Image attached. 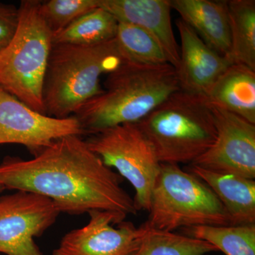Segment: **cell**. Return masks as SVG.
I'll use <instances>...</instances> for the list:
<instances>
[{
    "label": "cell",
    "instance_id": "obj_1",
    "mask_svg": "<svg viewBox=\"0 0 255 255\" xmlns=\"http://www.w3.org/2000/svg\"><path fill=\"white\" fill-rule=\"evenodd\" d=\"M122 182L78 135L55 140L33 159L6 157L0 163V184L5 189L45 196L60 213L70 215L110 211L126 219L136 214Z\"/></svg>",
    "mask_w": 255,
    "mask_h": 255
},
{
    "label": "cell",
    "instance_id": "obj_2",
    "mask_svg": "<svg viewBox=\"0 0 255 255\" xmlns=\"http://www.w3.org/2000/svg\"><path fill=\"white\" fill-rule=\"evenodd\" d=\"M180 90L175 68L126 63L107 75L105 89L75 114L85 134L137 124Z\"/></svg>",
    "mask_w": 255,
    "mask_h": 255
},
{
    "label": "cell",
    "instance_id": "obj_3",
    "mask_svg": "<svg viewBox=\"0 0 255 255\" xmlns=\"http://www.w3.org/2000/svg\"><path fill=\"white\" fill-rule=\"evenodd\" d=\"M127 63L115 38L93 45L52 46L43 85L46 115L65 119L104 92L100 78Z\"/></svg>",
    "mask_w": 255,
    "mask_h": 255
},
{
    "label": "cell",
    "instance_id": "obj_4",
    "mask_svg": "<svg viewBox=\"0 0 255 255\" xmlns=\"http://www.w3.org/2000/svg\"><path fill=\"white\" fill-rule=\"evenodd\" d=\"M137 124L160 163H193L217 136L212 107L206 97L180 90Z\"/></svg>",
    "mask_w": 255,
    "mask_h": 255
},
{
    "label": "cell",
    "instance_id": "obj_5",
    "mask_svg": "<svg viewBox=\"0 0 255 255\" xmlns=\"http://www.w3.org/2000/svg\"><path fill=\"white\" fill-rule=\"evenodd\" d=\"M39 0H23L11 41L0 50V87L30 108L46 114L43 92L53 33L41 13Z\"/></svg>",
    "mask_w": 255,
    "mask_h": 255
},
{
    "label": "cell",
    "instance_id": "obj_6",
    "mask_svg": "<svg viewBox=\"0 0 255 255\" xmlns=\"http://www.w3.org/2000/svg\"><path fill=\"white\" fill-rule=\"evenodd\" d=\"M149 229L174 232L194 226H231L224 206L209 187L179 164L161 163L151 194Z\"/></svg>",
    "mask_w": 255,
    "mask_h": 255
},
{
    "label": "cell",
    "instance_id": "obj_7",
    "mask_svg": "<svg viewBox=\"0 0 255 255\" xmlns=\"http://www.w3.org/2000/svg\"><path fill=\"white\" fill-rule=\"evenodd\" d=\"M88 147L107 167L118 171L135 191L138 211H149L151 194L160 162L155 150L137 124H126L92 135Z\"/></svg>",
    "mask_w": 255,
    "mask_h": 255
},
{
    "label": "cell",
    "instance_id": "obj_8",
    "mask_svg": "<svg viewBox=\"0 0 255 255\" xmlns=\"http://www.w3.org/2000/svg\"><path fill=\"white\" fill-rule=\"evenodd\" d=\"M60 212L45 196L17 191L0 197V253L44 255L34 238L54 224Z\"/></svg>",
    "mask_w": 255,
    "mask_h": 255
},
{
    "label": "cell",
    "instance_id": "obj_9",
    "mask_svg": "<svg viewBox=\"0 0 255 255\" xmlns=\"http://www.w3.org/2000/svg\"><path fill=\"white\" fill-rule=\"evenodd\" d=\"M82 135L75 116L58 119L40 113L0 87V145L19 144L36 156L61 137Z\"/></svg>",
    "mask_w": 255,
    "mask_h": 255
},
{
    "label": "cell",
    "instance_id": "obj_10",
    "mask_svg": "<svg viewBox=\"0 0 255 255\" xmlns=\"http://www.w3.org/2000/svg\"><path fill=\"white\" fill-rule=\"evenodd\" d=\"M88 214L86 226L65 234L53 255H133L149 230L110 211Z\"/></svg>",
    "mask_w": 255,
    "mask_h": 255
},
{
    "label": "cell",
    "instance_id": "obj_11",
    "mask_svg": "<svg viewBox=\"0 0 255 255\" xmlns=\"http://www.w3.org/2000/svg\"><path fill=\"white\" fill-rule=\"evenodd\" d=\"M211 107L217 132L216 141L190 164L255 179V124L228 111Z\"/></svg>",
    "mask_w": 255,
    "mask_h": 255
},
{
    "label": "cell",
    "instance_id": "obj_12",
    "mask_svg": "<svg viewBox=\"0 0 255 255\" xmlns=\"http://www.w3.org/2000/svg\"><path fill=\"white\" fill-rule=\"evenodd\" d=\"M181 47L175 69L180 90L206 97L232 62L206 44L182 18L176 21Z\"/></svg>",
    "mask_w": 255,
    "mask_h": 255
},
{
    "label": "cell",
    "instance_id": "obj_13",
    "mask_svg": "<svg viewBox=\"0 0 255 255\" xmlns=\"http://www.w3.org/2000/svg\"><path fill=\"white\" fill-rule=\"evenodd\" d=\"M100 6L119 22L135 25L150 33L162 48L168 63L177 68L180 55L172 29L169 0H100Z\"/></svg>",
    "mask_w": 255,
    "mask_h": 255
},
{
    "label": "cell",
    "instance_id": "obj_14",
    "mask_svg": "<svg viewBox=\"0 0 255 255\" xmlns=\"http://www.w3.org/2000/svg\"><path fill=\"white\" fill-rule=\"evenodd\" d=\"M169 4L207 46L228 57L231 42L228 1L169 0Z\"/></svg>",
    "mask_w": 255,
    "mask_h": 255
},
{
    "label": "cell",
    "instance_id": "obj_15",
    "mask_svg": "<svg viewBox=\"0 0 255 255\" xmlns=\"http://www.w3.org/2000/svg\"><path fill=\"white\" fill-rule=\"evenodd\" d=\"M214 191L227 211L231 226L255 224V180L219 173L194 164L187 168Z\"/></svg>",
    "mask_w": 255,
    "mask_h": 255
},
{
    "label": "cell",
    "instance_id": "obj_16",
    "mask_svg": "<svg viewBox=\"0 0 255 255\" xmlns=\"http://www.w3.org/2000/svg\"><path fill=\"white\" fill-rule=\"evenodd\" d=\"M206 99L213 107L255 124V70L232 64L211 87Z\"/></svg>",
    "mask_w": 255,
    "mask_h": 255
},
{
    "label": "cell",
    "instance_id": "obj_17",
    "mask_svg": "<svg viewBox=\"0 0 255 255\" xmlns=\"http://www.w3.org/2000/svg\"><path fill=\"white\" fill-rule=\"evenodd\" d=\"M233 64H242L255 70V1H228Z\"/></svg>",
    "mask_w": 255,
    "mask_h": 255
},
{
    "label": "cell",
    "instance_id": "obj_18",
    "mask_svg": "<svg viewBox=\"0 0 255 255\" xmlns=\"http://www.w3.org/2000/svg\"><path fill=\"white\" fill-rule=\"evenodd\" d=\"M119 21L102 7L77 18L61 31L53 34V45L93 46L112 41L117 36Z\"/></svg>",
    "mask_w": 255,
    "mask_h": 255
},
{
    "label": "cell",
    "instance_id": "obj_19",
    "mask_svg": "<svg viewBox=\"0 0 255 255\" xmlns=\"http://www.w3.org/2000/svg\"><path fill=\"white\" fill-rule=\"evenodd\" d=\"M184 230L185 236L207 242L226 255H255V224L194 226Z\"/></svg>",
    "mask_w": 255,
    "mask_h": 255
},
{
    "label": "cell",
    "instance_id": "obj_20",
    "mask_svg": "<svg viewBox=\"0 0 255 255\" xmlns=\"http://www.w3.org/2000/svg\"><path fill=\"white\" fill-rule=\"evenodd\" d=\"M115 41L127 63L146 65L168 63L155 38L135 25L119 21Z\"/></svg>",
    "mask_w": 255,
    "mask_h": 255
},
{
    "label": "cell",
    "instance_id": "obj_21",
    "mask_svg": "<svg viewBox=\"0 0 255 255\" xmlns=\"http://www.w3.org/2000/svg\"><path fill=\"white\" fill-rule=\"evenodd\" d=\"M218 251L207 242L174 232L149 229L133 255H205Z\"/></svg>",
    "mask_w": 255,
    "mask_h": 255
},
{
    "label": "cell",
    "instance_id": "obj_22",
    "mask_svg": "<svg viewBox=\"0 0 255 255\" xmlns=\"http://www.w3.org/2000/svg\"><path fill=\"white\" fill-rule=\"evenodd\" d=\"M100 7V0H49L41 1V13L53 34L77 18Z\"/></svg>",
    "mask_w": 255,
    "mask_h": 255
},
{
    "label": "cell",
    "instance_id": "obj_23",
    "mask_svg": "<svg viewBox=\"0 0 255 255\" xmlns=\"http://www.w3.org/2000/svg\"><path fill=\"white\" fill-rule=\"evenodd\" d=\"M18 9L14 5L0 3V50L14 37L18 23Z\"/></svg>",
    "mask_w": 255,
    "mask_h": 255
},
{
    "label": "cell",
    "instance_id": "obj_24",
    "mask_svg": "<svg viewBox=\"0 0 255 255\" xmlns=\"http://www.w3.org/2000/svg\"><path fill=\"white\" fill-rule=\"evenodd\" d=\"M5 189L4 186L1 185V184H0V194H1V192H2Z\"/></svg>",
    "mask_w": 255,
    "mask_h": 255
},
{
    "label": "cell",
    "instance_id": "obj_25",
    "mask_svg": "<svg viewBox=\"0 0 255 255\" xmlns=\"http://www.w3.org/2000/svg\"><path fill=\"white\" fill-rule=\"evenodd\" d=\"M210 255V254H206V255Z\"/></svg>",
    "mask_w": 255,
    "mask_h": 255
}]
</instances>
